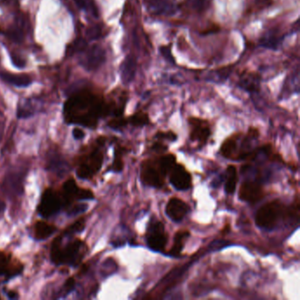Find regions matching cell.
I'll return each mask as SVG.
<instances>
[{
	"mask_svg": "<svg viewBox=\"0 0 300 300\" xmlns=\"http://www.w3.org/2000/svg\"><path fill=\"white\" fill-rule=\"evenodd\" d=\"M111 109L103 101L91 94L76 96L64 107L66 121L86 127H95L99 117L109 115Z\"/></svg>",
	"mask_w": 300,
	"mask_h": 300,
	"instance_id": "6da1fadb",
	"label": "cell"
},
{
	"mask_svg": "<svg viewBox=\"0 0 300 300\" xmlns=\"http://www.w3.org/2000/svg\"><path fill=\"white\" fill-rule=\"evenodd\" d=\"M85 252L86 246L82 241L75 240L65 245L64 247H62L58 237L53 242L51 259L53 262L57 265L64 264L69 266H75L82 260Z\"/></svg>",
	"mask_w": 300,
	"mask_h": 300,
	"instance_id": "7a4b0ae2",
	"label": "cell"
},
{
	"mask_svg": "<svg viewBox=\"0 0 300 300\" xmlns=\"http://www.w3.org/2000/svg\"><path fill=\"white\" fill-rule=\"evenodd\" d=\"M169 175L162 164L160 157L144 160L140 169V179L149 187L161 188L165 185V176Z\"/></svg>",
	"mask_w": 300,
	"mask_h": 300,
	"instance_id": "3957f363",
	"label": "cell"
},
{
	"mask_svg": "<svg viewBox=\"0 0 300 300\" xmlns=\"http://www.w3.org/2000/svg\"><path fill=\"white\" fill-rule=\"evenodd\" d=\"M284 206L279 200L270 202L257 211L255 223L257 226L266 230H271L277 225L284 214Z\"/></svg>",
	"mask_w": 300,
	"mask_h": 300,
	"instance_id": "277c9868",
	"label": "cell"
},
{
	"mask_svg": "<svg viewBox=\"0 0 300 300\" xmlns=\"http://www.w3.org/2000/svg\"><path fill=\"white\" fill-rule=\"evenodd\" d=\"M145 239L149 248L152 250L157 252L165 250L169 237L162 222L157 220L155 218L149 222L147 230L145 232Z\"/></svg>",
	"mask_w": 300,
	"mask_h": 300,
	"instance_id": "5b68a950",
	"label": "cell"
},
{
	"mask_svg": "<svg viewBox=\"0 0 300 300\" xmlns=\"http://www.w3.org/2000/svg\"><path fill=\"white\" fill-rule=\"evenodd\" d=\"M63 205H65L63 199L56 191L49 188L43 194L38 212L43 218H50L58 213Z\"/></svg>",
	"mask_w": 300,
	"mask_h": 300,
	"instance_id": "8992f818",
	"label": "cell"
},
{
	"mask_svg": "<svg viewBox=\"0 0 300 300\" xmlns=\"http://www.w3.org/2000/svg\"><path fill=\"white\" fill-rule=\"evenodd\" d=\"M103 163V153L99 149L93 150L86 156L77 170L79 178L90 179L99 172Z\"/></svg>",
	"mask_w": 300,
	"mask_h": 300,
	"instance_id": "52a82bcc",
	"label": "cell"
},
{
	"mask_svg": "<svg viewBox=\"0 0 300 300\" xmlns=\"http://www.w3.org/2000/svg\"><path fill=\"white\" fill-rule=\"evenodd\" d=\"M189 138L192 141L198 142L200 145H205L211 137V126L207 120L191 116L188 118Z\"/></svg>",
	"mask_w": 300,
	"mask_h": 300,
	"instance_id": "ba28073f",
	"label": "cell"
},
{
	"mask_svg": "<svg viewBox=\"0 0 300 300\" xmlns=\"http://www.w3.org/2000/svg\"><path fill=\"white\" fill-rule=\"evenodd\" d=\"M106 61V51L103 47L93 45L86 50L80 60L81 65L85 69L92 72L99 69Z\"/></svg>",
	"mask_w": 300,
	"mask_h": 300,
	"instance_id": "9c48e42d",
	"label": "cell"
},
{
	"mask_svg": "<svg viewBox=\"0 0 300 300\" xmlns=\"http://www.w3.org/2000/svg\"><path fill=\"white\" fill-rule=\"evenodd\" d=\"M149 13L158 16H172L178 11L176 0H143Z\"/></svg>",
	"mask_w": 300,
	"mask_h": 300,
	"instance_id": "30bf717a",
	"label": "cell"
},
{
	"mask_svg": "<svg viewBox=\"0 0 300 300\" xmlns=\"http://www.w3.org/2000/svg\"><path fill=\"white\" fill-rule=\"evenodd\" d=\"M171 184L178 190H188L192 187V176L184 165L176 163L169 173Z\"/></svg>",
	"mask_w": 300,
	"mask_h": 300,
	"instance_id": "8fae6325",
	"label": "cell"
},
{
	"mask_svg": "<svg viewBox=\"0 0 300 300\" xmlns=\"http://www.w3.org/2000/svg\"><path fill=\"white\" fill-rule=\"evenodd\" d=\"M265 196V191L260 183L256 182H245L241 185L239 197L242 201L255 204Z\"/></svg>",
	"mask_w": 300,
	"mask_h": 300,
	"instance_id": "7c38bea8",
	"label": "cell"
},
{
	"mask_svg": "<svg viewBox=\"0 0 300 300\" xmlns=\"http://www.w3.org/2000/svg\"><path fill=\"white\" fill-rule=\"evenodd\" d=\"M63 201L64 205H69L71 201L78 200H90L94 197L93 193L88 189H80L73 179H70L63 184Z\"/></svg>",
	"mask_w": 300,
	"mask_h": 300,
	"instance_id": "4fadbf2b",
	"label": "cell"
},
{
	"mask_svg": "<svg viewBox=\"0 0 300 300\" xmlns=\"http://www.w3.org/2000/svg\"><path fill=\"white\" fill-rule=\"evenodd\" d=\"M188 211L189 206L180 198H171L165 206V213L171 220L175 222L182 221Z\"/></svg>",
	"mask_w": 300,
	"mask_h": 300,
	"instance_id": "5bb4252c",
	"label": "cell"
},
{
	"mask_svg": "<svg viewBox=\"0 0 300 300\" xmlns=\"http://www.w3.org/2000/svg\"><path fill=\"white\" fill-rule=\"evenodd\" d=\"M137 68L138 64L135 58L131 56H126L120 67V74L122 82L128 84L133 81L137 73Z\"/></svg>",
	"mask_w": 300,
	"mask_h": 300,
	"instance_id": "9a60e30c",
	"label": "cell"
},
{
	"mask_svg": "<svg viewBox=\"0 0 300 300\" xmlns=\"http://www.w3.org/2000/svg\"><path fill=\"white\" fill-rule=\"evenodd\" d=\"M239 85L249 92L257 91L260 86V77L257 73L253 72H244L240 78Z\"/></svg>",
	"mask_w": 300,
	"mask_h": 300,
	"instance_id": "2e32d148",
	"label": "cell"
},
{
	"mask_svg": "<svg viewBox=\"0 0 300 300\" xmlns=\"http://www.w3.org/2000/svg\"><path fill=\"white\" fill-rule=\"evenodd\" d=\"M238 135L236 137H230L225 139L221 145L220 153L225 158L237 159L238 152Z\"/></svg>",
	"mask_w": 300,
	"mask_h": 300,
	"instance_id": "e0dca14e",
	"label": "cell"
},
{
	"mask_svg": "<svg viewBox=\"0 0 300 300\" xmlns=\"http://www.w3.org/2000/svg\"><path fill=\"white\" fill-rule=\"evenodd\" d=\"M190 232L188 230H180L175 235L174 245L172 247L169 254L172 256H180L182 254V249L184 248L185 242L188 240Z\"/></svg>",
	"mask_w": 300,
	"mask_h": 300,
	"instance_id": "ac0fdd59",
	"label": "cell"
},
{
	"mask_svg": "<svg viewBox=\"0 0 300 300\" xmlns=\"http://www.w3.org/2000/svg\"><path fill=\"white\" fill-rule=\"evenodd\" d=\"M1 79L4 81L17 86V87H26L32 84V79L27 75H17L12 73H1Z\"/></svg>",
	"mask_w": 300,
	"mask_h": 300,
	"instance_id": "d6986e66",
	"label": "cell"
},
{
	"mask_svg": "<svg viewBox=\"0 0 300 300\" xmlns=\"http://www.w3.org/2000/svg\"><path fill=\"white\" fill-rule=\"evenodd\" d=\"M238 183L237 168L235 165H229L225 173V191L229 195H231L236 190Z\"/></svg>",
	"mask_w": 300,
	"mask_h": 300,
	"instance_id": "ffe728a7",
	"label": "cell"
},
{
	"mask_svg": "<svg viewBox=\"0 0 300 300\" xmlns=\"http://www.w3.org/2000/svg\"><path fill=\"white\" fill-rule=\"evenodd\" d=\"M56 231V226L53 224H48L46 222H37L35 227V234L36 239L38 241H43L50 238L51 235H54Z\"/></svg>",
	"mask_w": 300,
	"mask_h": 300,
	"instance_id": "44dd1931",
	"label": "cell"
},
{
	"mask_svg": "<svg viewBox=\"0 0 300 300\" xmlns=\"http://www.w3.org/2000/svg\"><path fill=\"white\" fill-rule=\"evenodd\" d=\"M212 0H184V6L193 13H205L211 7Z\"/></svg>",
	"mask_w": 300,
	"mask_h": 300,
	"instance_id": "7402d4cb",
	"label": "cell"
},
{
	"mask_svg": "<svg viewBox=\"0 0 300 300\" xmlns=\"http://www.w3.org/2000/svg\"><path fill=\"white\" fill-rule=\"evenodd\" d=\"M128 121L129 123L135 127H142L150 123L148 114L143 111L135 113L133 116H129Z\"/></svg>",
	"mask_w": 300,
	"mask_h": 300,
	"instance_id": "603a6c76",
	"label": "cell"
},
{
	"mask_svg": "<svg viewBox=\"0 0 300 300\" xmlns=\"http://www.w3.org/2000/svg\"><path fill=\"white\" fill-rule=\"evenodd\" d=\"M8 37L15 43H21L24 39L23 27L16 25L8 30Z\"/></svg>",
	"mask_w": 300,
	"mask_h": 300,
	"instance_id": "cb8c5ba5",
	"label": "cell"
},
{
	"mask_svg": "<svg viewBox=\"0 0 300 300\" xmlns=\"http://www.w3.org/2000/svg\"><path fill=\"white\" fill-rule=\"evenodd\" d=\"M11 258L7 254L0 253V276L11 273Z\"/></svg>",
	"mask_w": 300,
	"mask_h": 300,
	"instance_id": "d4e9b609",
	"label": "cell"
},
{
	"mask_svg": "<svg viewBox=\"0 0 300 300\" xmlns=\"http://www.w3.org/2000/svg\"><path fill=\"white\" fill-rule=\"evenodd\" d=\"M124 150L120 147L116 149L115 152V159L113 163V170L115 172H121L123 169V160H122V155H123Z\"/></svg>",
	"mask_w": 300,
	"mask_h": 300,
	"instance_id": "484cf974",
	"label": "cell"
},
{
	"mask_svg": "<svg viewBox=\"0 0 300 300\" xmlns=\"http://www.w3.org/2000/svg\"><path fill=\"white\" fill-rule=\"evenodd\" d=\"M74 2L77 5V7L85 11H90L91 13L94 15L97 16L98 12L96 7L93 6L92 0H74Z\"/></svg>",
	"mask_w": 300,
	"mask_h": 300,
	"instance_id": "4316f807",
	"label": "cell"
},
{
	"mask_svg": "<svg viewBox=\"0 0 300 300\" xmlns=\"http://www.w3.org/2000/svg\"><path fill=\"white\" fill-rule=\"evenodd\" d=\"M84 228H85V220H84V218H81V219L75 222L73 225H71L69 228H67L63 235L64 236H71V235H74V234H79V232H81L83 231Z\"/></svg>",
	"mask_w": 300,
	"mask_h": 300,
	"instance_id": "83f0119b",
	"label": "cell"
},
{
	"mask_svg": "<svg viewBox=\"0 0 300 300\" xmlns=\"http://www.w3.org/2000/svg\"><path fill=\"white\" fill-rule=\"evenodd\" d=\"M128 123H129L128 119L124 118L122 116H116V118L113 119L109 122V126L112 129H122L123 127L127 126Z\"/></svg>",
	"mask_w": 300,
	"mask_h": 300,
	"instance_id": "f1b7e54d",
	"label": "cell"
},
{
	"mask_svg": "<svg viewBox=\"0 0 300 300\" xmlns=\"http://www.w3.org/2000/svg\"><path fill=\"white\" fill-rule=\"evenodd\" d=\"M50 169L56 173H63L65 172V162L61 160L59 158H52L50 163Z\"/></svg>",
	"mask_w": 300,
	"mask_h": 300,
	"instance_id": "f546056e",
	"label": "cell"
},
{
	"mask_svg": "<svg viewBox=\"0 0 300 300\" xmlns=\"http://www.w3.org/2000/svg\"><path fill=\"white\" fill-rule=\"evenodd\" d=\"M156 138L158 139H168L169 141H175L177 139V136L175 134V132L169 130V131L163 132L158 131L156 134Z\"/></svg>",
	"mask_w": 300,
	"mask_h": 300,
	"instance_id": "4dcf8cb0",
	"label": "cell"
},
{
	"mask_svg": "<svg viewBox=\"0 0 300 300\" xmlns=\"http://www.w3.org/2000/svg\"><path fill=\"white\" fill-rule=\"evenodd\" d=\"M101 32H102V29H101L99 26H91L86 31V36L89 39L95 40L99 38V36H101Z\"/></svg>",
	"mask_w": 300,
	"mask_h": 300,
	"instance_id": "1f68e13d",
	"label": "cell"
},
{
	"mask_svg": "<svg viewBox=\"0 0 300 300\" xmlns=\"http://www.w3.org/2000/svg\"><path fill=\"white\" fill-rule=\"evenodd\" d=\"M87 205L86 204H79L72 208V210L68 212L70 216H75V215L81 214L84 211H86Z\"/></svg>",
	"mask_w": 300,
	"mask_h": 300,
	"instance_id": "d6a6232c",
	"label": "cell"
},
{
	"mask_svg": "<svg viewBox=\"0 0 300 300\" xmlns=\"http://www.w3.org/2000/svg\"><path fill=\"white\" fill-rule=\"evenodd\" d=\"M75 287V281L73 278H69L68 280L66 281L65 284L63 286V295L66 296L72 291V290Z\"/></svg>",
	"mask_w": 300,
	"mask_h": 300,
	"instance_id": "836d02e7",
	"label": "cell"
},
{
	"mask_svg": "<svg viewBox=\"0 0 300 300\" xmlns=\"http://www.w3.org/2000/svg\"><path fill=\"white\" fill-rule=\"evenodd\" d=\"M11 59L13 61V64L18 67V68H23L25 67V61H24L21 56H18L17 54L11 55Z\"/></svg>",
	"mask_w": 300,
	"mask_h": 300,
	"instance_id": "e575fe53",
	"label": "cell"
},
{
	"mask_svg": "<svg viewBox=\"0 0 300 300\" xmlns=\"http://www.w3.org/2000/svg\"><path fill=\"white\" fill-rule=\"evenodd\" d=\"M162 55L165 56V59L169 60L170 62H174V57L172 56L171 48L170 46H164L160 48Z\"/></svg>",
	"mask_w": 300,
	"mask_h": 300,
	"instance_id": "d590c367",
	"label": "cell"
},
{
	"mask_svg": "<svg viewBox=\"0 0 300 300\" xmlns=\"http://www.w3.org/2000/svg\"><path fill=\"white\" fill-rule=\"evenodd\" d=\"M73 136L75 139H82L85 137V132L76 128V129H73Z\"/></svg>",
	"mask_w": 300,
	"mask_h": 300,
	"instance_id": "8d00e7d4",
	"label": "cell"
},
{
	"mask_svg": "<svg viewBox=\"0 0 300 300\" xmlns=\"http://www.w3.org/2000/svg\"><path fill=\"white\" fill-rule=\"evenodd\" d=\"M255 3L257 4L258 6H264L266 4L271 2V0H254Z\"/></svg>",
	"mask_w": 300,
	"mask_h": 300,
	"instance_id": "74e56055",
	"label": "cell"
},
{
	"mask_svg": "<svg viewBox=\"0 0 300 300\" xmlns=\"http://www.w3.org/2000/svg\"><path fill=\"white\" fill-rule=\"evenodd\" d=\"M10 298H15L17 297L16 293H14V292H10V293L7 294Z\"/></svg>",
	"mask_w": 300,
	"mask_h": 300,
	"instance_id": "f35d334b",
	"label": "cell"
},
{
	"mask_svg": "<svg viewBox=\"0 0 300 300\" xmlns=\"http://www.w3.org/2000/svg\"><path fill=\"white\" fill-rule=\"evenodd\" d=\"M4 210H5V205H4V203L0 202V212L3 211Z\"/></svg>",
	"mask_w": 300,
	"mask_h": 300,
	"instance_id": "ab89813d",
	"label": "cell"
},
{
	"mask_svg": "<svg viewBox=\"0 0 300 300\" xmlns=\"http://www.w3.org/2000/svg\"><path fill=\"white\" fill-rule=\"evenodd\" d=\"M3 1L7 2V3H15L18 0H3Z\"/></svg>",
	"mask_w": 300,
	"mask_h": 300,
	"instance_id": "60d3db41",
	"label": "cell"
}]
</instances>
